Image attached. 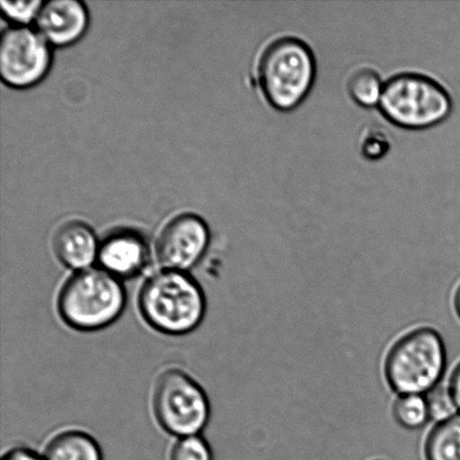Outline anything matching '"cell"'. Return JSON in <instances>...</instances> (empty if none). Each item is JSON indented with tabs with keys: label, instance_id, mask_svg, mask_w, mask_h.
<instances>
[{
	"label": "cell",
	"instance_id": "cell-1",
	"mask_svg": "<svg viewBox=\"0 0 460 460\" xmlns=\"http://www.w3.org/2000/svg\"><path fill=\"white\" fill-rule=\"evenodd\" d=\"M138 309L156 332L182 336L200 326L207 302L200 284L190 274L164 269L144 282L138 295Z\"/></svg>",
	"mask_w": 460,
	"mask_h": 460
},
{
	"label": "cell",
	"instance_id": "cell-2",
	"mask_svg": "<svg viewBox=\"0 0 460 460\" xmlns=\"http://www.w3.org/2000/svg\"><path fill=\"white\" fill-rule=\"evenodd\" d=\"M257 74L266 102L274 110L288 112L308 98L317 78V61L304 40L282 36L261 53Z\"/></svg>",
	"mask_w": 460,
	"mask_h": 460
},
{
	"label": "cell",
	"instance_id": "cell-3",
	"mask_svg": "<svg viewBox=\"0 0 460 460\" xmlns=\"http://www.w3.org/2000/svg\"><path fill=\"white\" fill-rule=\"evenodd\" d=\"M128 305L123 281L102 269L78 270L63 284L58 311L67 326L79 332L110 327Z\"/></svg>",
	"mask_w": 460,
	"mask_h": 460
},
{
	"label": "cell",
	"instance_id": "cell-4",
	"mask_svg": "<svg viewBox=\"0 0 460 460\" xmlns=\"http://www.w3.org/2000/svg\"><path fill=\"white\" fill-rule=\"evenodd\" d=\"M447 367L443 337L431 327H417L401 335L387 350L385 376L394 394H427L440 385Z\"/></svg>",
	"mask_w": 460,
	"mask_h": 460
},
{
	"label": "cell",
	"instance_id": "cell-5",
	"mask_svg": "<svg viewBox=\"0 0 460 460\" xmlns=\"http://www.w3.org/2000/svg\"><path fill=\"white\" fill-rule=\"evenodd\" d=\"M377 108L400 128L423 130L448 119L454 103L447 89L431 76L403 72L385 83Z\"/></svg>",
	"mask_w": 460,
	"mask_h": 460
},
{
	"label": "cell",
	"instance_id": "cell-6",
	"mask_svg": "<svg viewBox=\"0 0 460 460\" xmlns=\"http://www.w3.org/2000/svg\"><path fill=\"white\" fill-rule=\"evenodd\" d=\"M153 410L160 426L179 438L199 435L210 419L206 392L189 374L178 368L166 369L157 378Z\"/></svg>",
	"mask_w": 460,
	"mask_h": 460
},
{
	"label": "cell",
	"instance_id": "cell-7",
	"mask_svg": "<svg viewBox=\"0 0 460 460\" xmlns=\"http://www.w3.org/2000/svg\"><path fill=\"white\" fill-rule=\"evenodd\" d=\"M51 54L42 36L25 27L4 31L0 42V75L16 88L31 87L44 78Z\"/></svg>",
	"mask_w": 460,
	"mask_h": 460
},
{
	"label": "cell",
	"instance_id": "cell-8",
	"mask_svg": "<svg viewBox=\"0 0 460 460\" xmlns=\"http://www.w3.org/2000/svg\"><path fill=\"white\" fill-rule=\"evenodd\" d=\"M208 243L209 232L204 220L193 215L179 216L161 233L157 259L164 269L187 272L199 263Z\"/></svg>",
	"mask_w": 460,
	"mask_h": 460
},
{
	"label": "cell",
	"instance_id": "cell-9",
	"mask_svg": "<svg viewBox=\"0 0 460 460\" xmlns=\"http://www.w3.org/2000/svg\"><path fill=\"white\" fill-rule=\"evenodd\" d=\"M150 257L147 243L137 234L123 232L111 234L99 246L101 269L120 281L137 277L146 268Z\"/></svg>",
	"mask_w": 460,
	"mask_h": 460
},
{
	"label": "cell",
	"instance_id": "cell-10",
	"mask_svg": "<svg viewBox=\"0 0 460 460\" xmlns=\"http://www.w3.org/2000/svg\"><path fill=\"white\" fill-rule=\"evenodd\" d=\"M36 20L45 40L66 47L84 35L88 26V13L84 4L76 0H51L43 4Z\"/></svg>",
	"mask_w": 460,
	"mask_h": 460
},
{
	"label": "cell",
	"instance_id": "cell-11",
	"mask_svg": "<svg viewBox=\"0 0 460 460\" xmlns=\"http://www.w3.org/2000/svg\"><path fill=\"white\" fill-rule=\"evenodd\" d=\"M99 246L93 229L80 222L63 225L53 241L58 261L75 272L90 269L98 260Z\"/></svg>",
	"mask_w": 460,
	"mask_h": 460
},
{
	"label": "cell",
	"instance_id": "cell-12",
	"mask_svg": "<svg viewBox=\"0 0 460 460\" xmlns=\"http://www.w3.org/2000/svg\"><path fill=\"white\" fill-rule=\"evenodd\" d=\"M44 460H103L101 446L83 430L58 432L45 447Z\"/></svg>",
	"mask_w": 460,
	"mask_h": 460
},
{
	"label": "cell",
	"instance_id": "cell-13",
	"mask_svg": "<svg viewBox=\"0 0 460 460\" xmlns=\"http://www.w3.org/2000/svg\"><path fill=\"white\" fill-rule=\"evenodd\" d=\"M425 460H460V412L436 423L423 445Z\"/></svg>",
	"mask_w": 460,
	"mask_h": 460
},
{
	"label": "cell",
	"instance_id": "cell-14",
	"mask_svg": "<svg viewBox=\"0 0 460 460\" xmlns=\"http://www.w3.org/2000/svg\"><path fill=\"white\" fill-rule=\"evenodd\" d=\"M385 84L371 67H362L350 75L347 89L353 102L363 108L377 107L380 103Z\"/></svg>",
	"mask_w": 460,
	"mask_h": 460
},
{
	"label": "cell",
	"instance_id": "cell-15",
	"mask_svg": "<svg viewBox=\"0 0 460 460\" xmlns=\"http://www.w3.org/2000/svg\"><path fill=\"white\" fill-rule=\"evenodd\" d=\"M392 414L396 423L404 429H420L430 420L425 395H399L392 405Z\"/></svg>",
	"mask_w": 460,
	"mask_h": 460
},
{
	"label": "cell",
	"instance_id": "cell-16",
	"mask_svg": "<svg viewBox=\"0 0 460 460\" xmlns=\"http://www.w3.org/2000/svg\"><path fill=\"white\" fill-rule=\"evenodd\" d=\"M425 398L429 409L430 420L436 423L447 420L459 412L448 385H437L428 392Z\"/></svg>",
	"mask_w": 460,
	"mask_h": 460
},
{
	"label": "cell",
	"instance_id": "cell-17",
	"mask_svg": "<svg viewBox=\"0 0 460 460\" xmlns=\"http://www.w3.org/2000/svg\"><path fill=\"white\" fill-rule=\"evenodd\" d=\"M171 460H214L213 450L200 435L183 437L174 444Z\"/></svg>",
	"mask_w": 460,
	"mask_h": 460
},
{
	"label": "cell",
	"instance_id": "cell-18",
	"mask_svg": "<svg viewBox=\"0 0 460 460\" xmlns=\"http://www.w3.org/2000/svg\"><path fill=\"white\" fill-rule=\"evenodd\" d=\"M391 148L389 134L380 128H369L360 139V152L365 159L378 161L383 159Z\"/></svg>",
	"mask_w": 460,
	"mask_h": 460
},
{
	"label": "cell",
	"instance_id": "cell-19",
	"mask_svg": "<svg viewBox=\"0 0 460 460\" xmlns=\"http://www.w3.org/2000/svg\"><path fill=\"white\" fill-rule=\"evenodd\" d=\"M3 12L4 15L11 18L12 21L18 22H29L31 18L38 17L40 8L43 4L40 2H18V3H8L2 0Z\"/></svg>",
	"mask_w": 460,
	"mask_h": 460
},
{
	"label": "cell",
	"instance_id": "cell-20",
	"mask_svg": "<svg viewBox=\"0 0 460 460\" xmlns=\"http://www.w3.org/2000/svg\"><path fill=\"white\" fill-rule=\"evenodd\" d=\"M2 460H44V457L40 456L38 453L30 448L16 447L8 450L2 457Z\"/></svg>",
	"mask_w": 460,
	"mask_h": 460
},
{
	"label": "cell",
	"instance_id": "cell-21",
	"mask_svg": "<svg viewBox=\"0 0 460 460\" xmlns=\"http://www.w3.org/2000/svg\"><path fill=\"white\" fill-rule=\"evenodd\" d=\"M448 387L450 394L453 396L455 404L460 412V362L454 367L452 374H450Z\"/></svg>",
	"mask_w": 460,
	"mask_h": 460
},
{
	"label": "cell",
	"instance_id": "cell-22",
	"mask_svg": "<svg viewBox=\"0 0 460 460\" xmlns=\"http://www.w3.org/2000/svg\"><path fill=\"white\" fill-rule=\"evenodd\" d=\"M454 309L460 320V283L454 295Z\"/></svg>",
	"mask_w": 460,
	"mask_h": 460
},
{
	"label": "cell",
	"instance_id": "cell-23",
	"mask_svg": "<svg viewBox=\"0 0 460 460\" xmlns=\"http://www.w3.org/2000/svg\"><path fill=\"white\" fill-rule=\"evenodd\" d=\"M376 460H382V459H376Z\"/></svg>",
	"mask_w": 460,
	"mask_h": 460
}]
</instances>
